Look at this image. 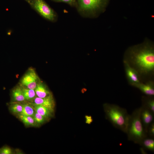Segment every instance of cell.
<instances>
[{
    "label": "cell",
    "instance_id": "6da1fadb",
    "mask_svg": "<svg viewBox=\"0 0 154 154\" xmlns=\"http://www.w3.org/2000/svg\"><path fill=\"white\" fill-rule=\"evenodd\" d=\"M123 62L137 71L142 82L144 78L153 77L154 73V47L153 42L145 40L142 43L129 48L124 54Z\"/></svg>",
    "mask_w": 154,
    "mask_h": 154
},
{
    "label": "cell",
    "instance_id": "7a4b0ae2",
    "mask_svg": "<svg viewBox=\"0 0 154 154\" xmlns=\"http://www.w3.org/2000/svg\"><path fill=\"white\" fill-rule=\"evenodd\" d=\"M105 117L115 127L126 133L129 115L126 110L114 104L103 105Z\"/></svg>",
    "mask_w": 154,
    "mask_h": 154
},
{
    "label": "cell",
    "instance_id": "3957f363",
    "mask_svg": "<svg viewBox=\"0 0 154 154\" xmlns=\"http://www.w3.org/2000/svg\"><path fill=\"white\" fill-rule=\"evenodd\" d=\"M141 107L135 109L129 115L126 133L128 140L139 144L148 136L143 127L140 118Z\"/></svg>",
    "mask_w": 154,
    "mask_h": 154
},
{
    "label": "cell",
    "instance_id": "277c9868",
    "mask_svg": "<svg viewBox=\"0 0 154 154\" xmlns=\"http://www.w3.org/2000/svg\"><path fill=\"white\" fill-rule=\"evenodd\" d=\"M108 0H77L78 12L86 16H94L99 13L106 5Z\"/></svg>",
    "mask_w": 154,
    "mask_h": 154
},
{
    "label": "cell",
    "instance_id": "5b68a950",
    "mask_svg": "<svg viewBox=\"0 0 154 154\" xmlns=\"http://www.w3.org/2000/svg\"><path fill=\"white\" fill-rule=\"evenodd\" d=\"M29 3L33 8L42 17L51 22L57 18L56 12L44 0H31Z\"/></svg>",
    "mask_w": 154,
    "mask_h": 154
},
{
    "label": "cell",
    "instance_id": "8992f818",
    "mask_svg": "<svg viewBox=\"0 0 154 154\" xmlns=\"http://www.w3.org/2000/svg\"><path fill=\"white\" fill-rule=\"evenodd\" d=\"M38 77L35 71L32 68L29 69L21 80V86L35 90L38 82Z\"/></svg>",
    "mask_w": 154,
    "mask_h": 154
},
{
    "label": "cell",
    "instance_id": "52a82bcc",
    "mask_svg": "<svg viewBox=\"0 0 154 154\" xmlns=\"http://www.w3.org/2000/svg\"><path fill=\"white\" fill-rule=\"evenodd\" d=\"M125 75L127 81L131 86L135 87L142 82L141 76L135 69L128 64L123 62Z\"/></svg>",
    "mask_w": 154,
    "mask_h": 154
},
{
    "label": "cell",
    "instance_id": "ba28073f",
    "mask_svg": "<svg viewBox=\"0 0 154 154\" xmlns=\"http://www.w3.org/2000/svg\"><path fill=\"white\" fill-rule=\"evenodd\" d=\"M141 107V120L143 129L147 134L149 126L154 121V114L145 108Z\"/></svg>",
    "mask_w": 154,
    "mask_h": 154
},
{
    "label": "cell",
    "instance_id": "9c48e42d",
    "mask_svg": "<svg viewBox=\"0 0 154 154\" xmlns=\"http://www.w3.org/2000/svg\"><path fill=\"white\" fill-rule=\"evenodd\" d=\"M32 105H40L50 109L54 112L55 103L52 94L44 98L36 97L33 100Z\"/></svg>",
    "mask_w": 154,
    "mask_h": 154
},
{
    "label": "cell",
    "instance_id": "30bf717a",
    "mask_svg": "<svg viewBox=\"0 0 154 154\" xmlns=\"http://www.w3.org/2000/svg\"><path fill=\"white\" fill-rule=\"evenodd\" d=\"M135 87L146 95L154 96V82L152 80H149L144 82H141Z\"/></svg>",
    "mask_w": 154,
    "mask_h": 154
},
{
    "label": "cell",
    "instance_id": "8fae6325",
    "mask_svg": "<svg viewBox=\"0 0 154 154\" xmlns=\"http://www.w3.org/2000/svg\"><path fill=\"white\" fill-rule=\"evenodd\" d=\"M35 91L37 97L40 98H44L51 94L46 87L42 83L38 82Z\"/></svg>",
    "mask_w": 154,
    "mask_h": 154
},
{
    "label": "cell",
    "instance_id": "7c38bea8",
    "mask_svg": "<svg viewBox=\"0 0 154 154\" xmlns=\"http://www.w3.org/2000/svg\"><path fill=\"white\" fill-rule=\"evenodd\" d=\"M35 111L48 119L52 116L53 111L49 108L40 105H33Z\"/></svg>",
    "mask_w": 154,
    "mask_h": 154
},
{
    "label": "cell",
    "instance_id": "4fadbf2b",
    "mask_svg": "<svg viewBox=\"0 0 154 154\" xmlns=\"http://www.w3.org/2000/svg\"><path fill=\"white\" fill-rule=\"evenodd\" d=\"M141 102L142 107L149 110L154 114V96L146 95L142 96Z\"/></svg>",
    "mask_w": 154,
    "mask_h": 154
},
{
    "label": "cell",
    "instance_id": "5bb4252c",
    "mask_svg": "<svg viewBox=\"0 0 154 154\" xmlns=\"http://www.w3.org/2000/svg\"><path fill=\"white\" fill-rule=\"evenodd\" d=\"M11 95L15 101L21 102L25 100L21 86H17L12 90Z\"/></svg>",
    "mask_w": 154,
    "mask_h": 154
},
{
    "label": "cell",
    "instance_id": "9a60e30c",
    "mask_svg": "<svg viewBox=\"0 0 154 154\" xmlns=\"http://www.w3.org/2000/svg\"><path fill=\"white\" fill-rule=\"evenodd\" d=\"M145 149L154 152V138L147 136L144 138L139 144Z\"/></svg>",
    "mask_w": 154,
    "mask_h": 154
},
{
    "label": "cell",
    "instance_id": "2e32d148",
    "mask_svg": "<svg viewBox=\"0 0 154 154\" xmlns=\"http://www.w3.org/2000/svg\"><path fill=\"white\" fill-rule=\"evenodd\" d=\"M18 117L20 119L26 126H33L36 123L32 116L19 114Z\"/></svg>",
    "mask_w": 154,
    "mask_h": 154
},
{
    "label": "cell",
    "instance_id": "e0dca14e",
    "mask_svg": "<svg viewBox=\"0 0 154 154\" xmlns=\"http://www.w3.org/2000/svg\"><path fill=\"white\" fill-rule=\"evenodd\" d=\"M21 87L25 100H32L35 97L36 95L35 90Z\"/></svg>",
    "mask_w": 154,
    "mask_h": 154
},
{
    "label": "cell",
    "instance_id": "ac0fdd59",
    "mask_svg": "<svg viewBox=\"0 0 154 154\" xmlns=\"http://www.w3.org/2000/svg\"><path fill=\"white\" fill-rule=\"evenodd\" d=\"M22 110L20 114L33 117L35 112L33 106L28 104H22Z\"/></svg>",
    "mask_w": 154,
    "mask_h": 154
},
{
    "label": "cell",
    "instance_id": "d6986e66",
    "mask_svg": "<svg viewBox=\"0 0 154 154\" xmlns=\"http://www.w3.org/2000/svg\"><path fill=\"white\" fill-rule=\"evenodd\" d=\"M22 104L18 103L12 104L10 105L9 109L10 111L13 113L20 114L22 110Z\"/></svg>",
    "mask_w": 154,
    "mask_h": 154
},
{
    "label": "cell",
    "instance_id": "ffe728a7",
    "mask_svg": "<svg viewBox=\"0 0 154 154\" xmlns=\"http://www.w3.org/2000/svg\"><path fill=\"white\" fill-rule=\"evenodd\" d=\"M33 117L36 124L38 125L43 124L48 120L44 117L38 114L35 112Z\"/></svg>",
    "mask_w": 154,
    "mask_h": 154
},
{
    "label": "cell",
    "instance_id": "44dd1931",
    "mask_svg": "<svg viewBox=\"0 0 154 154\" xmlns=\"http://www.w3.org/2000/svg\"><path fill=\"white\" fill-rule=\"evenodd\" d=\"M147 136L151 137H154V122L153 121L149 126L147 130Z\"/></svg>",
    "mask_w": 154,
    "mask_h": 154
},
{
    "label": "cell",
    "instance_id": "7402d4cb",
    "mask_svg": "<svg viewBox=\"0 0 154 154\" xmlns=\"http://www.w3.org/2000/svg\"><path fill=\"white\" fill-rule=\"evenodd\" d=\"M56 2H63L67 3L72 6H75L76 5L77 0H52Z\"/></svg>",
    "mask_w": 154,
    "mask_h": 154
},
{
    "label": "cell",
    "instance_id": "603a6c76",
    "mask_svg": "<svg viewBox=\"0 0 154 154\" xmlns=\"http://www.w3.org/2000/svg\"><path fill=\"white\" fill-rule=\"evenodd\" d=\"M12 153L11 149L8 146H4L0 149V154H11Z\"/></svg>",
    "mask_w": 154,
    "mask_h": 154
},
{
    "label": "cell",
    "instance_id": "cb8c5ba5",
    "mask_svg": "<svg viewBox=\"0 0 154 154\" xmlns=\"http://www.w3.org/2000/svg\"><path fill=\"white\" fill-rule=\"evenodd\" d=\"M86 118V122L88 124H90L93 121V119L91 116H86L85 117Z\"/></svg>",
    "mask_w": 154,
    "mask_h": 154
},
{
    "label": "cell",
    "instance_id": "d4e9b609",
    "mask_svg": "<svg viewBox=\"0 0 154 154\" xmlns=\"http://www.w3.org/2000/svg\"><path fill=\"white\" fill-rule=\"evenodd\" d=\"M27 1H28L29 2L31 1V0H26Z\"/></svg>",
    "mask_w": 154,
    "mask_h": 154
}]
</instances>
